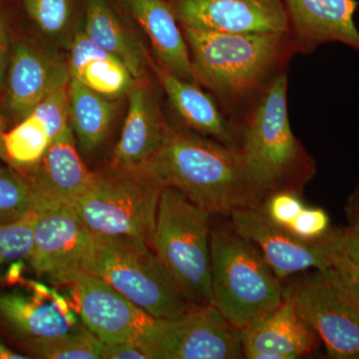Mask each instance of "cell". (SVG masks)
Returning <instances> with one entry per match:
<instances>
[{
  "mask_svg": "<svg viewBox=\"0 0 359 359\" xmlns=\"http://www.w3.org/2000/svg\"><path fill=\"white\" fill-rule=\"evenodd\" d=\"M182 29L194 80L211 92L223 112L233 115V124L238 113H243V120L276 78L285 73L297 54L290 34Z\"/></svg>",
  "mask_w": 359,
  "mask_h": 359,
  "instance_id": "obj_1",
  "label": "cell"
},
{
  "mask_svg": "<svg viewBox=\"0 0 359 359\" xmlns=\"http://www.w3.org/2000/svg\"><path fill=\"white\" fill-rule=\"evenodd\" d=\"M212 216L259 210L268 196L250 175L238 148L170 125L164 144L144 166Z\"/></svg>",
  "mask_w": 359,
  "mask_h": 359,
  "instance_id": "obj_2",
  "label": "cell"
},
{
  "mask_svg": "<svg viewBox=\"0 0 359 359\" xmlns=\"http://www.w3.org/2000/svg\"><path fill=\"white\" fill-rule=\"evenodd\" d=\"M287 76L276 77L248 111L237 128L238 148L250 175L266 196L301 194L316 165L292 133L287 107Z\"/></svg>",
  "mask_w": 359,
  "mask_h": 359,
  "instance_id": "obj_3",
  "label": "cell"
},
{
  "mask_svg": "<svg viewBox=\"0 0 359 359\" xmlns=\"http://www.w3.org/2000/svg\"><path fill=\"white\" fill-rule=\"evenodd\" d=\"M212 221V306L242 330L282 304L283 283L261 250L233 228L229 217Z\"/></svg>",
  "mask_w": 359,
  "mask_h": 359,
  "instance_id": "obj_4",
  "label": "cell"
},
{
  "mask_svg": "<svg viewBox=\"0 0 359 359\" xmlns=\"http://www.w3.org/2000/svg\"><path fill=\"white\" fill-rule=\"evenodd\" d=\"M212 216L178 189L163 188L151 247L193 306H212Z\"/></svg>",
  "mask_w": 359,
  "mask_h": 359,
  "instance_id": "obj_5",
  "label": "cell"
},
{
  "mask_svg": "<svg viewBox=\"0 0 359 359\" xmlns=\"http://www.w3.org/2000/svg\"><path fill=\"white\" fill-rule=\"evenodd\" d=\"M82 271L108 283L156 318L172 320L196 306L186 301L152 247L140 238L91 233Z\"/></svg>",
  "mask_w": 359,
  "mask_h": 359,
  "instance_id": "obj_6",
  "label": "cell"
},
{
  "mask_svg": "<svg viewBox=\"0 0 359 359\" xmlns=\"http://www.w3.org/2000/svg\"><path fill=\"white\" fill-rule=\"evenodd\" d=\"M164 186L145 167L97 174L72 207L90 233L140 238L152 244Z\"/></svg>",
  "mask_w": 359,
  "mask_h": 359,
  "instance_id": "obj_7",
  "label": "cell"
},
{
  "mask_svg": "<svg viewBox=\"0 0 359 359\" xmlns=\"http://www.w3.org/2000/svg\"><path fill=\"white\" fill-rule=\"evenodd\" d=\"M283 290L330 358H358L359 299L337 269H314Z\"/></svg>",
  "mask_w": 359,
  "mask_h": 359,
  "instance_id": "obj_8",
  "label": "cell"
},
{
  "mask_svg": "<svg viewBox=\"0 0 359 359\" xmlns=\"http://www.w3.org/2000/svg\"><path fill=\"white\" fill-rule=\"evenodd\" d=\"M143 351L148 359L245 358L240 330L214 306H196L172 320L157 318Z\"/></svg>",
  "mask_w": 359,
  "mask_h": 359,
  "instance_id": "obj_9",
  "label": "cell"
},
{
  "mask_svg": "<svg viewBox=\"0 0 359 359\" xmlns=\"http://www.w3.org/2000/svg\"><path fill=\"white\" fill-rule=\"evenodd\" d=\"M238 233L261 250L283 283L309 269L332 268L334 255L341 250L342 229H330L318 240H304L269 221L259 210H237L229 216Z\"/></svg>",
  "mask_w": 359,
  "mask_h": 359,
  "instance_id": "obj_10",
  "label": "cell"
},
{
  "mask_svg": "<svg viewBox=\"0 0 359 359\" xmlns=\"http://www.w3.org/2000/svg\"><path fill=\"white\" fill-rule=\"evenodd\" d=\"M63 287H67L85 327L103 344L134 342L143 351L157 318L85 271L73 273Z\"/></svg>",
  "mask_w": 359,
  "mask_h": 359,
  "instance_id": "obj_11",
  "label": "cell"
},
{
  "mask_svg": "<svg viewBox=\"0 0 359 359\" xmlns=\"http://www.w3.org/2000/svg\"><path fill=\"white\" fill-rule=\"evenodd\" d=\"M36 211L28 264L37 276L63 285L82 271L91 233L72 205H40Z\"/></svg>",
  "mask_w": 359,
  "mask_h": 359,
  "instance_id": "obj_12",
  "label": "cell"
},
{
  "mask_svg": "<svg viewBox=\"0 0 359 359\" xmlns=\"http://www.w3.org/2000/svg\"><path fill=\"white\" fill-rule=\"evenodd\" d=\"M182 27L218 33L290 34L282 0H167Z\"/></svg>",
  "mask_w": 359,
  "mask_h": 359,
  "instance_id": "obj_13",
  "label": "cell"
},
{
  "mask_svg": "<svg viewBox=\"0 0 359 359\" xmlns=\"http://www.w3.org/2000/svg\"><path fill=\"white\" fill-rule=\"evenodd\" d=\"M297 53H311L327 43H341L359 52L354 15L358 0H282Z\"/></svg>",
  "mask_w": 359,
  "mask_h": 359,
  "instance_id": "obj_14",
  "label": "cell"
},
{
  "mask_svg": "<svg viewBox=\"0 0 359 359\" xmlns=\"http://www.w3.org/2000/svg\"><path fill=\"white\" fill-rule=\"evenodd\" d=\"M21 172L32 185L36 208L72 205L88 190L97 176L85 165L70 126L51 142L36 165Z\"/></svg>",
  "mask_w": 359,
  "mask_h": 359,
  "instance_id": "obj_15",
  "label": "cell"
},
{
  "mask_svg": "<svg viewBox=\"0 0 359 359\" xmlns=\"http://www.w3.org/2000/svg\"><path fill=\"white\" fill-rule=\"evenodd\" d=\"M70 81L66 62H61L25 40L13 43L6 80V103L9 114L20 122L52 89Z\"/></svg>",
  "mask_w": 359,
  "mask_h": 359,
  "instance_id": "obj_16",
  "label": "cell"
},
{
  "mask_svg": "<svg viewBox=\"0 0 359 359\" xmlns=\"http://www.w3.org/2000/svg\"><path fill=\"white\" fill-rule=\"evenodd\" d=\"M240 332L244 356L249 359L301 358L313 353L320 341L285 294L280 306Z\"/></svg>",
  "mask_w": 359,
  "mask_h": 359,
  "instance_id": "obj_17",
  "label": "cell"
},
{
  "mask_svg": "<svg viewBox=\"0 0 359 359\" xmlns=\"http://www.w3.org/2000/svg\"><path fill=\"white\" fill-rule=\"evenodd\" d=\"M128 111L121 136L111 157L110 169H136L147 165L166 139L170 125L148 80L128 92Z\"/></svg>",
  "mask_w": 359,
  "mask_h": 359,
  "instance_id": "obj_18",
  "label": "cell"
},
{
  "mask_svg": "<svg viewBox=\"0 0 359 359\" xmlns=\"http://www.w3.org/2000/svg\"><path fill=\"white\" fill-rule=\"evenodd\" d=\"M161 87L173 109L188 128L208 138L238 148L237 130L211 94L201 88L197 82L182 79L150 60Z\"/></svg>",
  "mask_w": 359,
  "mask_h": 359,
  "instance_id": "obj_19",
  "label": "cell"
},
{
  "mask_svg": "<svg viewBox=\"0 0 359 359\" xmlns=\"http://www.w3.org/2000/svg\"><path fill=\"white\" fill-rule=\"evenodd\" d=\"M54 292L52 299L15 290L0 292V323L20 344L44 341L69 334L80 325L74 313L61 311Z\"/></svg>",
  "mask_w": 359,
  "mask_h": 359,
  "instance_id": "obj_20",
  "label": "cell"
},
{
  "mask_svg": "<svg viewBox=\"0 0 359 359\" xmlns=\"http://www.w3.org/2000/svg\"><path fill=\"white\" fill-rule=\"evenodd\" d=\"M146 33L157 63L182 79L194 81L190 50L183 29L167 0H124Z\"/></svg>",
  "mask_w": 359,
  "mask_h": 359,
  "instance_id": "obj_21",
  "label": "cell"
},
{
  "mask_svg": "<svg viewBox=\"0 0 359 359\" xmlns=\"http://www.w3.org/2000/svg\"><path fill=\"white\" fill-rule=\"evenodd\" d=\"M66 65L71 79L109 99L128 94L140 82L122 61L96 46L82 29L71 39Z\"/></svg>",
  "mask_w": 359,
  "mask_h": 359,
  "instance_id": "obj_22",
  "label": "cell"
},
{
  "mask_svg": "<svg viewBox=\"0 0 359 359\" xmlns=\"http://www.w3.org/2000/svg\"><path fill=\"white\" fill-rule=\"evenodd\" d=\"M82 30L96 46L122 61L137 81L148 79L150 59L109 0H85Z\"/></svg>",
  "mask_w": 359,
  "mask_h": 359,
  "instance_id": "obj_23",
  "label": "cell"
},
{
  "mask_svg": "<svg viewBox=\"0 0 359 359\" xmlns=\"http://www.w3.org/2000/svg\"><path fill=\"white\" fill-rule=\"evenodd\" d=\"M115 111L112 99L70 78L69 125L83 154H94L107 139Z\"/></svg>",
  "mask_w": 359,
  "mask_h": 359,
  "instance_id": "obj_24",
  "label": "cell"
},
{
  "mask_svg": "<svg viewBox=\"0 0 359 359\" xmlns=\"http://www.w3.org/2000/svg\"><path fill=\"white\" fill-rule=\"evenodd\" d=\"M4 142L8 166L20 172L36 165L51 144L46 127L33 114L6 131Z\"/></svg>",
  "mask_w": 359,
  "mask_h": 359,
  "instance_id": "obj_25",
  "label": "cell"
},
{
  "mask_svg": "<svg viewBox=\"0 0 359 359\" xmlns=\"http://www.w3.org/2000/svg\"><path fill=\"white\" fill-rule=\"evenodd\" d=\"M20 346L30 358L100 359L103 342L83 325L57 339L25 342Z\"/></svg>",
  "mask_w": 359,
  "mask_h": 359,
  "instance_id": "obj_26",
  "label": "cell"
},
{
  "mask_svg": "<svg viewBox=\"0 0 359 359\" xmlns=\"http://www.w3.org/2000/svg\"><path fill=\"white\" fill-rule=\"evenodd\" d=\"M36 210V199L25 175L0 166V224L13 223Z\"/></svg>",
  "mask_w": 359,
  "mask_h": 359,
  "instance_id": "obj_27",
  "label": "cell"
},
{
  "mask_svg": "<svg viewBox=\"0 0 359 359\" xmlns=\"http://www.w3.org/2000/svg\"><path fill=\"white\" fill-rule=\"evenodd\" d=\"M25 13L47 36L65 35L74 20L75 0H23Z\"/></svg>",
  "mask_w": 359,
  "mask_h": 359,
  "instance_id": "obj_28",
  "label": "cell"
},
{
  "mask_svg": "<svg viewBox=\"0 0 359 359\" xmlns=\"http://www.w3.org/2000/svg\"><path fill=\"white\" fill-rule=\"evenodd\" d=\"M37 211L13 223L0 224V266L27 261L33 244Z\"/></svg>",
  "mask_w": 359,
  "mask_h": 359,
  "instance_id": "obj_29",
  "label": "cell"
},
{
  "mask_svg": "<svg viewBox=\"0 0 359 359\" xmlns=\"http://www.w3.org/2000/svg\"><path fill=\"white\" fill-rule=\"evenodd\" d=\"M69 82L52 89L32 113L43 123L51 142L70 126Z\"/></svg>",
  "mask_w": 359,
  "mask_h": 359,
  "instance_id": "obj_30",
  "label": "cell"
},
{
  "mask_svg": "<svg viewBox=\"0 0 359 359\" xmlns=\"http://www.w3.org/2000/svg\"><path fill=\"white\" fill-rule=\"evenodd\" d=\"M306 205L301 194L280 191L269 195L259 211L276 226L287 230Z\"/></svg>",
  "mask_w": 359,
  "mask_h": 359,
  "instance_id": "obj_31",
  "label": "cell"
},
{
  "mask_svg": "<svg viewBox=\"0 0 359 359\" xmlns=\"http://www.w3.org/2000/svg\"><path fill=\"white\" fill-rule=\"evenodd\" d=\"M330 229V216L325 210L306 205L287 231L304 240H318L327 235Z\"/></svg>",
  "mask_w": 359,
  "mask_h": 359,
  "instance_id": "obj_32",
  "label": "cell"
},
{
  "mask_svg": "<svg viewBox=\"0 0 359 359\" xmlns=\"http://www.w3.org/2000/svg\"><path fill=\"white\" fill-rule=\"evenodd\" d=\"M11 47L13 43L9 34L8 16L0 0V90L4 88L9 58H11Z\"/></svg>",
  "mask_w": 359,
  "mask_h": 359,
  "instance_id": "obj_33",
  "label": "cell"
},
{
  "mask_svg": "<svg viewBox=\"0 0 359 359\" xmlns=\"http://www.w3.org/2000/svg\"><path fill=\"white\" fill-rule=\"evenodd\" d=\"M332 268L337 269L359 299V264L347 257L342 250H339L332 259Z\"/></svg>",
  "mask_w": 359,
  "mask_h": 359,
  "instance_id": "obj_34",
  "label": "cell"
},
{
  "mask_svg": "<svg viewBox=\"0 0 359 359\" xmlns=\"http://www.w3.org/2000/svg\"><path fill=\"white\" fill-rule=\"evenodd\" d=\"M100 359H148L147 355L134 342L103 344Z\"/></svg>",
  "mask_w": 359,
  "mask_h": 359,
  "instance_id": "obj_35",
  "label": "cell"
},
{
  "mask_svg": "<svg viewBox=\"0 0 359 359\" xmlns=\"http://www.w3.org/2000/svg\"><path fill=\"white\" fill-rule=\"evenodd\" d=\"M347 219V229L359 233V186L354 189L344 205Z\"/></svg>",
  "mask_w": 359,
  "mask_h": 359,
  "instance_id": "obj_36",
  "label": "cell"
},
{
  "mask_svg": "<svg viewBox=\"0 0 359 359\" xmlns=\"http://www.w3.org/2000/svg\"><path fill=\"white\" fill-rule=\"evenodd\" d=\"M341 250L347 257L359 264V233L342 229Z\"/></svg>",
  "mask_w": 359,
  "mask_h": 359,
  "instance_id": "obj_37",
  "label": "cell"
},
{
  "mask_svg": "<svg viewBox=\"0 0 359 359\" xmlns=\"http://www.w3.org/2000/svg\"><path fill=\"white\" fill-rule=\"evenodd\" d=\"M29 356L26 354L16 353L13 349L7 347L4 342L0 340V359H28Z\"/></svg>",
  "mask_w": 359,
  "mask_h": 359,
  "instance_id": "obj_38",
  "label": "cell"
},
{
  "mask_svg": "<svg viewBox=\"0 0 359 359\" xmlns=\"http://www.w3.org/2000/svg\"><path fill=\"white\" fill-rule=\"evenodd\" d=\"M6 131V121H4V116H2L1 111H0V160L8 165V159H7L6 150H4V134Z\"/></svg>",
  "mask_w": 359,
  "mask_h": 359,
  "instance_id": "obj_39",
  "label": "cell"
},
{
  "mask_svg": "<svg viewBox=\"0 0 359 359\" xmlns=\"http://www.w3.org/2000/svg\"><path fill=\"white\" fill-rule=\"evenodd\" d=\"M358 359H359V356H358Z\"/></svg>",
  "mask_w": 359,
  "mask_h": 359,
  "instance_id": "obj_40",
  "label": "cell"
}]
</instances>
